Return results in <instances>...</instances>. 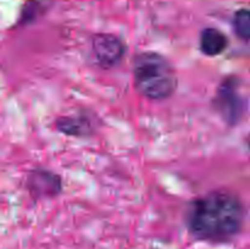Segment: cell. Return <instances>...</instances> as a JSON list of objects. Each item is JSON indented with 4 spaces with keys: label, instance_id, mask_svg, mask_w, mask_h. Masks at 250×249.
Listing matches in <instances>:
<instances>
[{
    "label": "cell",
    "instance_id": "cell-9",
    "mask_svg": "<svg viewBox=\"0 0 250 249\" xmlns=\"http://www.w3.org/2000/svg\"><path fill=\"white\" fill-rule=\"evenodd\" d=\"M234 33L242 41H250V10L241 9L233 16Z\"/></svg>",
    "mask_w": 250,
    "mask_h": 249
},
{
    "label": "cell",
    "instance_id": "cell-6",
    "mask_svg": "<svg viewBox=\"0 0 250 249\" xmlns=\"http://www.w3.org/2000/svg\"><path fill=\"white\" fill-rule=\"evenodd\" d=\"M56 128L67 136L85 137L95 132V122L88 114L61 116L56 120Z\"/></svg>",
    "mask_w": 250,
    "mask_h": 249
},
{
    "label": "cell",
    "instance_id": "cell-8",
    "mask_svg": "<svg viewBox=\"0 0 250 249\" xmlns=\"http://www.w3.org/2000/svg\"><path fill=\"white\" fill-rule=\"evenodd\" d=\"M51 2H53V0H27V2L21 10L19 23L23 26V24H28L37 21L39 17L43 16L48 11Z\"/></svg>",
    "mask_w": 250,
    "mask_h": 249
},
{
    "label": "cell",
    "instance_id": "cell-3",
    "mask_svg": "<svg viewBox=\"0 0 250 249\" xmlns=\"http://www.w3.org/2000/svg\"><path fill=\"white\" fill-rule=\"evenodd\" d=\"M214 107L229 126H234L241 121L246 111V100L239 92L237 77L231 76L222 80L215 94Z\"/></svg>",
    "mask_w": 250,
    "mask_h": 249
},
{
    "label": "cell",
    "instance_id": "cell-4",
    "mask_svg": "<svg viewBox=\"0 0 250 249\" xmlns=\"http://www.w3.org/2000/svg\"><path fill=\"white\" fill-rule=\"evenodd\" d=\"M92 50L100 67L111 68L119 65L124 59L126 44L115 34L99 33L93 37Z\"/></svg>",
    "mask_w": 250,
    "mask_h": 249
},
{
    "label": "cell",
    "instance_id": "cell-1",
    "mask_svg": "<svg viewBox=\"0 0 250 249\" xmlns=\"http://www.w3.org/2000/svg\"><path fill=\"white\" fill-rule=\"evenodd\" d=\"M244 217L246 210L237 195L227 190H215L190 203L186 225L188 232L198 241L224 244L238 236Z\"/></svg>",
    "mask_w": 250,
    "mask_h": 249
},
{
    "label": "cell",
    "instance_id": "cell-2",
    "mask_svg": "<svg viewBox=\"0 0 250 249\" xmlns=\"http://www.w3.org/2000/svg\"><path fill=\"white\" fill-rule=\"evenodd\" d=\"M133 82L137 92L150 100H165L177 89L178 80L170 61L155 51H143L133 59Z\"/></svg>",
    "mask_w": 250,
    "mask_h": 249
},
{
    "label": "cell",
    "instance_id": "cell-5",
    "mask_svg": "<svg viewBox=\"0 0 250 249\" xmlns=\"http://www.w3.org/2000/svg\"><path fill=\"white\" fill-rule=\"evenodd\" d=\"M60 176L45 168H36L28 173L27 188L34 199L54 198L61 192Z\"/></svg>",
    "mask_w": 250,
    "mask_h": 249
},
{
    "label": "cell",
    "instance_id": "cell-7",
    "mask_svg": "<svg viewBox=\"0 0 250 249\" xmlns=\"http://www.w3.org/2000/svg\"><path fill=\"white\" fill-rule=\"evenodd\" d=\"M199 46L207 56H217L229 46V38L224 32L215 27H207L200 33Z\"/></svg>",
    "mask_w": 250,
    "mask_h": 249
}]
</instances>
